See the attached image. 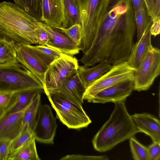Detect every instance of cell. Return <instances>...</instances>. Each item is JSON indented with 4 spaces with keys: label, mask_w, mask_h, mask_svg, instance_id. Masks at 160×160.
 <instances>
[{
    "label": "cell",
    "mask_w": 160,
    "mask_h": 160,
    "mask_svg": "<svg viewBox=\"0 0 160 160\" xmlns=\"http://www.w3.org/2000/svg\"><path fill=\"white\" fill-rule=\"evenodd\" d=\"M135 12L131 0H107L95 38L110 44L134 40Z\"/></svg>",
    "instance_id": "1"
},
{
    "label": "cell",
    "mask_w": 160,
    "mask_h": 160,
    "mask_svg": "<svg viewBox=\"0 0 160 160\" xmlns=\"http://www.w3.org/2000/svg\"><path fill=\"white\" fill-rule=\"evenodd\" d=\"M38 21L15 3L0 2V39L15 44H38Z\"/></svg>",
    "instance_id": "2"
},
{
    "label": "cell",
    "mask_w": 160,
    "mask_h": 160,
    "mask_svg": "<svg viewBox=\"0 0 160 160\" xmlns=\"http://www.w3.org/2000/svg\"><path fill=\"white\" fill-rule=\"evenodd\" d=\"M114 110L108 120L94 137V149L104 152L138 133L124 102L114 103Z\"/></svg>",
    "instance_id": "3"
},
{
    "label": "cell",
    "mask_w": 160,
    "mask_h": 160,
    "mask_svg": "<svg viewBox=\"0 0 160 160\" xmlns=\"http://www.w3.org/2000/svg\"><path fill=\"white\" fill-rule=\"evenodd\" d=\"M43 89L40 80L17 60L0 64V92Z\"/></svg>",
    "instance_id": "4"
},
{
    "label": "cell",
    "mask_w": 160,
    "mask_h": 160,
    "mask_svg": "<svg viewBox=\"0 0 160 160\" xmlns=\"http://www.w3.org/2000/svg\"><path fill=\"white\" fill-rule=\"evenodd\" d=\"M46 95L57 118L68 128L79 129L87 127L91 123L82 104L57 91Z\"/></svg>",
    "instance_id": "5"
},
{
    "label": "cell",
    "mask_w": 160,
    "mask_h": 160,
    "mask_svg": "<svg viewBox=\"0 0 160 160\" xmlns=\"http://www.w3.org/2000/svg\"><path fill=\"white\" fill-rule=\"evenodd\" d=\"M107 0H78L82 35L79 47L83 54L91 47Z\"/></svg>",
    "instance_id": "6"
},
{
    "label": "cell",
    "mask_w": 160,
    "mask_h": 160,
    "mask_svg": "<svg viewBox=\"0 0 160 160\" xmlns=\"http://www.w3.org/2000/svg\"><path fill=\"white\" fill-rule=\"evenodd\" d=\"M160 74V50L151 45L134 72L133 90L141 91L148 89Z\"/></svg>",
    "instance_id": "7"
},
{
    "label": "cell",
    "mask_w": 160,
    "mask_h": 160,
    "mask_svg": "<svg viewBox=\"0 0 160 160\" xmlns=\"http://www.w3.org/2000/svg\"><path fill=\"white\" fill-rule=\"evenodd\" d=\"M77 59L62 54L48 66L44 74V93L57 91L66 80L75 74L78 67Z\"/></svg>",
    "instance_id": "8"
},
{
    "label": "cell",
    "mask_w": 160,
    "mask_h": 160,
    "mask_svg": "<svg viewBox=\"0 0 160 160\" xmlns=\"http://www.w3.org/2000/svg\"><path fill=\"white\" fill-rule=\"evenodd\" d=\"M135 70L127 61L112 65L108 71L87 87L83 100L87 101L102 90L120 82L133 80Z\"/></svg>",
    "instance_id": "9"
},
{
    "label": "cell",
    "mask_w": 160,
    "mask_h": 160,
    "mask_svg": "<svg viewBox=\"0 0 160 160\" xmlns=\"http://www.w3.org/2000/svg\"><path fill=\"white\" fill-rule=\"evenodd\" d=\"M57 128L56 119L48 104L41 105L32 129L36 140L45 144H53Z\"/></svg>",
    "instance_id": "10"
},
{
    "label": "cell",
    "mask_w": 160,
    "mask_h": 160,
    "mask_svg": "<svg viewBox=\"0 0 160 160\" xmlns=\"http://www.w3.org/2000/svg\"><path fill=\"white\" fill-rule=\"evenodd\" d=\"M133 90V80H126L102 90L87 101L101 103L124 102Z\"/></svg>",
    "instance_id": "11"
},
{
    "label": "cell",
    "mask_w": 160,
    "mask_h": 160,
    "mask_svg": "<svg viewBox=\"0 0 160 160\" xmlns=\"http://www.w3.org/2000/svg\"><path fill=\"white\" fill-rule=\"evenodd\" d=\"M41 22L51 28H66L63 0H42Z\"/></svg>",
    "instance_id": "12"
},
{
    "label": "cell",
    "mask_w": 160,
    "mask_h": 160,
    "mask_svg": "<svg viewBox=\"0 0 160 160\" xmlns=\"http://www.w3.org/2000/svg\"><path fill=\"white\" fill-rule=\"evenodd\" d=\"M38 23L50 35V40L47 46L61 53L72 56L79 53V47L65 34L55 30L41 21H38Z\"/></svg>",
    "instance_id": "13"
},
{
    "label": "cell",
    "mask_w": 160,
    "mask_h": 160,
    "mask_svg": "<svg viewBox=\"0 0 160 160\" xmlns=\"http://www.w3.org/2000/svg\"><path fill=\"white\" fill-rule=\"evenodd\" d=\"M131 116L138 133H144L150 137L153 142L160 143V122L158 118L146 112Z\"/></svg>",
    "instance_id": "14"
},
{
    "label": "cell",
    "mask_w": 160,
    "mask_h": 160,
    "mask_svg": "<svg viewBox=\"0 0 160 160\" xmlns=\"http://www.w3.org/2000/svg\"><path fill=\"white\" fill-rule=\"evenodd\" d=\"M18 61L31 72L44 84V74L47 68L43 66L28 48L26 44H15Z\"/></svg>",
    "instance_id": "15"
},
{
    "label": "cell",
    "mask_w": 160,
    "mask_h": 160,
    "mask_svg": "<svg viewBox=\"0 0 160 160\" xmlns=\"http://www.w3.org/2000/svg\"><path fill=\"white\" fill-rule=\"evenodd\" d=\"M28 106L19 111L7 113L0 118V138L12 140L19 134L22 130V118Z\"/></svg>",
    "instance_id": "16"
},
{
    "label": "cell",
    "mask_w": 160,
    "mask_h": 160,
    "mask_svg": "<svg viewBox=\"0 0 160 160\" xmlns=\"http://www.w3.org/2000/svg\"><path fill=\"white\" fill-rule=\"evenodd\" d=\"M86 87L77 72L66 80L56 91L81 104Z\"/></svg>",
    "instance_id": "17"
},
{
    "label": "cell",
    "mask_w": 160,
    "mask_h": 160,
    "mask_svg": "<svg viewBox=\"0 0 160 160\" xmlns=\"http://www.w3.org/2000/svg\"><path fill=\"white\" fill-rule=\"evenodd\" d=\"M152 19L140 40L134 44L127 61L135 69H137L148 47L152 45L150 28Z\"/></svg>",
    "instance_id": "18"
},
{
    "label": "cell",
    "mask_w": 160,
    "mask_h": 160,
    "mask_svg": "<svg viewBox=\"0 0 160 160\" xmlns=\"http://www.w3.org/2000/svg\"><path fill=\"white\" fill-rule=\"evenodd\" d=\"M112 65L106 63H99L92 67L78 66L77 72L86 87L108 71Z\"/></svg>",
    "instance_id": "19"
},
{
    "label": "cell",
    "mask_w": 160,
    "mask_h": 160,
    "mask_svg": "<svg viewBox=\"0 0 160 160\" xmlns=\"http://www.w3.org/2000/svg\"><path fill=\"white\" fill-rule=\"evenodd\" d=\"M26 45L32 53L47 68L62 55L58 51L47 46L39 45L33 46L29 44Z\"/></svg>",
    "instance_id": "20"
},
{
    "label": "cell",
    "mask_w": 160,
    "mask_h": 160,
    "mask_svg": "<svg viewBox=\"0 0 160 160\" xmlns=\"http://www.w3.org/2000/svg\"><path fill=\"white\" fill-rule=\"evenodd\" d=\"M34 137L18 150L10 154L7 160H40L37 153Z\"/></svg>",
    "instance_id": "21"
},
{
    "label": "cell",
    "mask_w": 160,
    "mask_h": 160,
    "mask_svg": "<svg viewBox=\"0 0 160 160\" xmlns=\"http://www.w3.org/2000/svg\"><path fill=\"white\" fill-rule=\"evenodd\" d=\"M43 92L44 93L43 89H30L15 92L16 101L6 114L22 110L31 103L38 93Z\"/></svg>",
    "instance_id": "22"
},
{
    "label": "cell",
    "mask_w": 160,
    "mask_h": 160,
    "mask_svg": "<svg viewBox=\"0 0 160 160\" xmlns=\"http://www.w3.org/2000/svg\"><path fill=\"white\" fill-rule=\"evenodd\" d=\"M41 94L38 93L26 109L22 120V130L27 128L32 131L39 110L42 105Z\"/></svg>",
    "instance_id": "23"
},
{
    "label": "cell",
    "mask_w": 160,
    "mask_h": 160,
    "mask_svg": "<svg viewBox=\"0 0 160 160\" xmlns=\"http://www.w3.org/2000/svg\"><path fill=\"white\" fill-rule=\"evenodd\" d=\"M66 28L81 24V14L78 0H63Z\"/></svg>",
    "instance_id": "24"
},
{
    "label": "cell",
    "mask_w": 160,
    "mask_h": 160,
    "mask_svg": "<svg viewBox=\"0 0 160 160\" xmlns=\"http://www.w3.org/2000/svg\"><path fill=\"white\" fill-rule=\"evenodd\" d=\"M15 3L38 21L42 18V0H13Z\"/></svg>",
    "instance_id": "25"
},
{
    "label": "cell",
    "mask_w": 160,
    "mask_h": 160,
    "mask_svg": "<svg viewBox=\"0 0 160 160\" xmlns=\"http://www.w3.org/2000/svg\"><path fill=\"white\" fill-rule=\"evenodd\" d=\"M17 52L14 42L0 39V64L17 60Z\"/></svg>",
    "instance_id": "26"
},
{
    "label": "cell",
    "mask_w": 160,
    "mask_h": 160,
    "mask_svg": "<svg viewBox=\"0 0 160 160\" xmlns=\"http://www.w3.org/2000/svg\"><path fill=\"white\" fill-rule=\"evenodd\" d=\"M137 32V41H138L144 33L151 20L146 8L134 12Z\"/></svg>",
    "instance_id": "27"
},
{
    "label": "cell",
    "mask_w": 160,
    "mask_h": 160,
    "mask_svg": "<svg viewBox=\"0 0 160 160\" xmlns=\"http://www.w3.org/2000/svg\"><path fill=\"white\" fill-rule=\"evenodd\" d=\"M130 146L135 160H150L148 147L139 142L134 137L129 139Z\"/></svg>",
    "instance_id": "28"
},
{
    "label": "cell",
    "mask_w": 160,
    "mask_h": 160,
    "mask_svg": "<svg viewBox=\"0 0 160 160\" xmlns=\"http://www.w3.org/2000/svg\"><path fill=\"white\" fill-rule=\"evenodd\" d=\"M34 137L35 136L32 131L27 128L23 129L18 135L11 140L9 154L18 150Z\"/></svg>",
    "instance_id": "29"
},
{
    "label": "cell",
    "mask_w": 160,
    "mask_h": 160,
    "mask_svg": "<svg viewBox=\"0 0 160 160\" xmlns=\"http://www.w3.org/2000/svg\"><path fill=\"white\" fill-rule=\"evenodd\" d=\"M16 101L15 92H0V118L8 112Z\"/></svg>",
    "instance_id": "30"
},
{
    "label": "cell",
    "mask_w": 160,
    "mask_h": 160,
    "mask_svg": "<svg viewBox=\"0 0 160 160\" xmlns=\"http://www.w3.org/2000/svg\"><path fill=\"white\" fill-rule=\"evenodd\" d=\"M58 30L68 37L78 47L79 46L82 35V28L80 24H75L66 28H61Z\"/></svg>",
    "instance_id": "31"
},
{
    "label": "cell",
    "mask_w": 160,
    "mask_h": 160,
    "mask_svg": "<svg viewBox=\"0 0 160 160\" xmlns=\"http://www.w3.org/2000/svg\"><path fill=\"white\" fill-rule=\"evenodd\" d=\"M37 22L36 33L38 44L47 46L50 40V37L48 32Z\"/></svg>",
    "instance_id": "32"
},
{
    "label": "cell",
    "mask_w": 160,
    "mask_h": 160,
    "mask_svg": "<svg viewBox=\"0 0 160 160\" xmlns=\"http://www.w3.org/2000/svg\"><path fill=\"white\" fill-rule=\"evenodd\" d=\"M108 158L106 155L101 156H89L81 155L72 154L66 155L61 158L60 160H107Z\"/></svg>",
    "instance_id": "33"
},
{
    "label": "cell",
    "mask_w": 160,
    "mask_h": 160,
    "mask_svg": "<svg viewBox=\"0 0 160 160\" xmlns=\"http://www.w3.org/2000/svg\"><path fill=\"white\" fill-rule=\"evenodd\" d=\"M11 140L8 138H0V160H7Z\"/></svg>",
    "instance_id": "34"
},
{
    "label": "cell",
    "mask_w": 160,
    "mask_h": 160,
    "mask_svg": "<svg viewBox=\"0 0 160 160\" xmlns=\"http://www.w3.org/2000/svg\"><path fill=\"white\" fill-rule=\"evenodd\" d=\"M148 148L150 160H160V143L153 142Z\"/></svg>",
    "instance_id": "35"
},
{
    "label": "cell",
    "mask_w": 160,
    "mask_h": 160,
    "mask_svg": "<svg viewBox=\"0 0 160 160\" xmlns=\"http://www.w3.org/2000/svg\"><path fill=\"white\" fill-rule=\"evenodd\" d=\"M152 20L150 28V32L152 35L156 36L160 32V17L154 18Z\"/></svg>",
    "instance_id": "36"
},
{
    "label": "cell",
    "mask_w": 160,
    "mask_h": 160,
    "mask_svg": "<svg viewBox=\"0 0 160 160\" xmlns=\"http://www.w3.org/2000/svg\"><path fill=\"white\" fill-rule=\"evenodd\" d=\"M134 12L146 8L144 0H131Z\"/></svg>",
    "instance_id": "37"
},
{
    "label": "cell",
    "mask_w": 160,
    "mask_h": 160,
    "mask_svg": "<svg viewBox=\"0 0 160 160\" xmlns=\"http://www.w3.org/2000/svg\"><path fill=\"white\" fill-rule=\"evenodd\" d=\"M146 9L151 19L153 18V10L155 0H144Z\"/></svg>",
    "instance_id": "38"
},
{
    "label": "cell",
    "mask_w": 160,
    "mask_h": 160,
    "mask_svg": "<svg viewBox=\"0 0 160 160\" xmlns=\"http://www.w3.org/2000/svg\"><path fill=\"white\" fill-rule=\"evenodd\" d=\"M158 17H160V0H155L153 10V18L152 20Z\"/></svg>",
    "instance_id": "39"
}]
</instances>
